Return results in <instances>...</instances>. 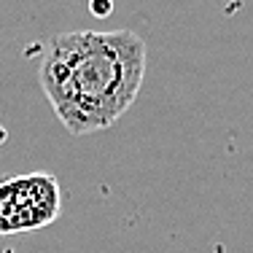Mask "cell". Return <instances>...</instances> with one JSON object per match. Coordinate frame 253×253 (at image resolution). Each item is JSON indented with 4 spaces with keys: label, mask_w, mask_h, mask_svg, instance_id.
Instances as JSON below:
<instances>
[{
    "label": "cell",
    "mask_w": 253,
    "mask_h": 253,
    "mask_svg": "<svg viewBox=\"0 0 253 253\" xmlns=\"http://www.w3.org/2000/svg\"><path fill=\"white\" fill-rule=\"evenodd\" d=\"M62 191L51 172H30L0 180V237L49 226L59 215Z\"/></svg>",
    "instance_id": "cell-2"
},
{
    "label": "cell",
    "mask_w": 253,
    "mask_h": 253,
    "mask_svg": "<svg viewBox=\"0 0 253 253\" xmlns=\"http://www.w3.org/2000/svg\"><path fill=\"white\" fill-rule=\"evenodd\" d=\"M148 46L132 30H76L43 43L41 89L70 135L108 129L132 108Z\"/></svg>",
    "instance_id": "cell-1"
},
{
    "label": "cell",
    "mask_w": 253,
    "mask_h": 253,
    "mask_svg": "<svg viewBox=\"0 0 253 253\" xmlns=\"http://www.w3.org/2000/svg\"><path fill=\"white\" fill-rule=\"evenodd\" d=\"M111 8H113V0H92V14L94 16L111 14Z\"/></svg>",
    "instance_id": "cell-3"
}]
</instances>
